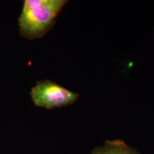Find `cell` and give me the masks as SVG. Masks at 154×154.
Instances as JSON below:
<instances>
[{"mask_svg": "<svg viewBox=\"0 0 154 154\" xmlns=\"http://www.w3.org/2000/svg\"><path fill=\"white\" fill-rule=\"evenodd\" d=\"M91 154H139L120 140L107 141L105 145L95 149Z\"/></svg>", "mask_w": 154, "mask_h": 154, "instance_id": "3957f363", "label": "cell"}, {"mask_svg": "<svg viewBox=\"0 0 154 154\" xmlns=\"http://www.w3.org/2000/svg\"><path fill=\"white\" fill-rule=\"evenodd\" d=\"M67 0H25L19 17L21 35L29 39L43 37L54 27Z\"/></svg>", "mask_w": 154, "mask_h": 154, "instance_id": "6da1fadb", "label": "cell"}, {"mask_svg": "<svg viewBox=\"0 0 154 154\" xmlns=\"http://www.w3.org/2000/svg\"><path fill=\"white\" fill-rule=\"evenodd\" d=\"M30 97L36 106L47 109L74 104L79 94L50 80L39 81L32 88Z\"/></svg>", "mask_w": 154, "mask_h": 154, "instance_id": "7a4b0ae2", "label": "cell"}]
</instances>
